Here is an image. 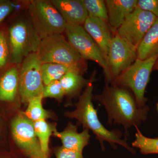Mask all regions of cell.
<instances>
[{"label":"cell","mask_w":158,"mask_h":158,"mask_svg":"<svg viewBox=\"0 0 158 158\" xmlns=\"http://www.w3.org/2000/svg\"><path fill=\"white\" fill-rule=\"evenodd\" d=\"M94 98L106 110L108 123L121 125L126 133L131 127H138L147 120L149 107H138L135 97L127 88L106 85Z\"/></svg>","instance_id":"6da1fadb"},{"label":"cell","mask_w":158,"mask_h":158,"mask_svg":"<svg viewBox=\"0 0 158 158\" xmlns=\"http://www.w3.org/2000/svg\"><path fill=\"white\" fill-rule=\"evenodd\" d=\"M95 76V72H94L90 82L79 98L76 109L71 112H66L65 116L70 118H76L85 129L91 130L99 141L102 149H105L104 142L106 141L113 148L116 147V144H119L130 152L135 153V150L129 145L126 139H122V134L119 131L117 130L109 131L99 119L97 110H95L92 102L93 82Z\"/></svg>","instance_id":"7a4b0ae2"},{"label":"cell","mask_w":158,"mask_h":158,"mask_svg":"<svg viewBox=\"0 0 158 158\" xmlns=\"http://www.w3.org/2000/svg\"><path fill=\"white\" fill-rule=\"evenodd\" d=\"M158 58V56L145 60L137 58L130 67L113 81L111 85L131 89L138 107H144L147 101L144 96L145 89Z\"/></svg>","instance_id":"3957f363"},{"label":"cell","mask_w":158,"mask_h":158,"mask_svg":"<svg viewBox=\"0 0 158 158\" xmlns=\"http://www.w3.org/2000/svg\"><path fill=\"white\" fill-rule=\"evenodd\" d=\"M37 54L41 64L55 63L86 68L84 60L62 34L41 40Z\"/></svg>","instance_id":"277c9868"},{"label":"cell","mask_w":158,"mask_h":158,"mask_svg":"<svg viewBox=\"0 0 158 158\" xmlns=\"http://www.w3.org/2000/svg\"><path fill=\"white\" fill-rule=\"evenodd\" d=\"M28 11L31 24L41 40L65 32L67 23L50 1H32Z\"/></svg>","instance_id":"5b68a950"},{"label":"cell","mask_w":158,"mask_h":158,"mask_svg":"<svg viewBox=\"0 0 158 158\" xmlns=\"http://www.w3.org/2000/svg\"><path fill=\"white\" fill-rule=\"evenodd\" d=\"M67 40L84 59L96 62L103 70L106 85L111 83L107 58L83 26L67 24Z\"/></svg>","instance_id":"8992f818"},{"label":"cell","mask_w":158,"mask_h":158,"mask_svg":"<svg viewBox=\"0 0 158 158\" xmlns=\"http://www.w3.org/2000/svg\"><path fill=\"white\" fill-rule=\"evenodd\" d=\"M11 62L15 64L22 62L29 55L37 53L41 39L31 23L20 21L9 30Z\"/></svg>","instance_id":"52a82bcc"},{"label":"cell","mask_w":158,"mask_h":158,"mask_svg":"<svg viewBox=\"0 0 158 158\" xmlns=\"http://www.w3.org/2000/svg\"><path fill=\"white\" fill-rule=\"evenodd\" d=\"M41 64L37 53L29 55L23 59L19 72V90L23 102L43 93Z\"/></svg>","instance_id":"ba28073f"},{"label":"cell","mask_w":158,"mask_h":158,"mask_svg":"<svg viewBox=\"0 0 158 158\" xmlns=\"http://www.w3.org/2000/svg\"><path fill=\"white\" fill-rule=\"evenodd\" d=\"M14 141L27 158H48L43 152L34 130V122L23 113L18 114L11 123Z\"/></svg>","instance_id":"9c48e42d"},{"label":"cell","mask_w":158,"mask_h":158,"mask_svg":"<svg viewBox=\"0 0 158 158\" xmlns=\"http://www.w3.org/2000/svg\"><path fill=\"white\" fill-rule=\"evenodd\" d=\"M137 59V48L116 33L114 34L107 56L111 83Z\"/></svg>","instance_id":"30bf717a"},{"label":"cell","mask_w":158,"mask_h":158,"mask_svg":"<svg viewBox=\"0 0 158 158\" xmlns=\"http://www.w3.org/2000/svg\"><path fill=\"white\" fill-rule=\"evenodd\" d=\"M157 18L151 12L136 8L116 30V34L137 48Z\"/></svg>","instance_id":"8fae6325"},{"label":"cell","mask_w":158,"mask_h":158,"mask_svg":"<svg viewBox=\"0 0 158 158\" xmlns=\"http://www.w3.org/2000/svg\"><path fill=\"white\" fill-rule=\"evenodd\" d=\"M83 27L107 58L114 35L112 34L113 31L109 23L99 19L88 16Z\"/></svg>","instance_id":"7c38bea8"},{"label":"cell","mask_w":158,"mask_h":158,"mask_svg":"<svg viewBox=\"0 0 158 158\" xmlns=\"http://www.w3.org/2000/svg\"><path fill=\"white\" fill-rule=\"evenodd\" d=\"M67 24L83 26L88 16L82 0H51Z\"/></svg>","instance_id":"4fadbf2b"},{"label":"cell","mask_w":158,"mask_h":158,"mask_svg":"<svg viewBox=\"0 0 158 158\" xmlns=\"http://www.w3.org/2000/svg\"><path fill=\"white\" fill-rule=\"evenodd\" d=\"M138 0H106L108 23L113 33L121 25L126 19L136 9Z\"/></svg>","instance_id":"5bb4252c"},{"label":"cell","mask_w":158,"mask_h":158,"mask_svg":"<svg viewBox=\"0 0 158 158\" xmlns=\"http://www.w3.org/2000/svg\"><path fill=\"white\" fill-rule=\"evenodd\" d=\"M53 134L61 139L64 148L82 153L89 143L90 137L89 130L85 129L82 132L78 133L76 126L71 123L64 131L59 132L56 130Z\"/></svg>","instance_id":"9a60e30c"},{"label":"cell","mask_w":158,"mask_h":158,"mask_svg":"<svg viewBox=\"0 0 158 158\" xmlns=\"http://www.w3.org/2000/svg\"><path fill=\"white\" fill-rule=\"evenodd\" d=\"M158 56V18L151 27L137 48V58L145 60Z\"/></svg>","instance_id":"2e32d148"},{"label":"cell","mask_w":158,"mask_h":158,"mask_svg":"<svg viewBox=\"0 0 158 158\" xmlns=\"http://www.w3.org/2000/svg\"><path fill=\"white\" fill-rule=\"evenodd\" d=\"M19 72L12 67L6 71L0 78V100L12 102L19 89Z\"/></svg>","instance_id":"e0dca14e"},{"label":"cell","mask_w":158,"mask_h":158,"mask_svg":"<svg viewBox=\"0 0 158 158\" xmlns=\"http://www.w3.org/2000/svg\"><path fill=\"white\" fill-rule=\"evenodd\" d=\"M43 81L44 85L51 82L59 81L66 73L71 72L84 73L86 68L75 67L55 63H44L41 65Z\"/></svg>","instance_id":"ac0fdd59"},{"label":"cell","mask_w":158,"mask_h":158,"mask_svg":"<svg viewBox=\"0 0 158 158\" xmlns=\"http://www.w3.org/2000/svg\"><path fill=\"white\" fill-rule=\"evenodd\" d=\"M82 76L81 74L75 72L66 73L59 80L65 95L74 96L78 94L80 90L87 86L90 82Z\"/></svg>","instance_id":"d6986e66"},{"label":"cell","mask_w":158,"mask_h":158,"mask_svg":"<svg viewBox=\"0 0 158 158\" xmlns=\"http://www.w3.org/2000/svg\"><path fill=\"white\" fill-rule=\"evenodd\" d=\"M34 130L44 154L49 158V141L51 135L56 130L55 125L48 123L45 120L33 122Z\"/></svg>","instance_id":"ffe728a7"},{"label":"cell","mask_w":158,"mask_h":158,"mask_svg":"<svg viewBox=\"0 0 158 158\" xmlns=\"http://www.w3.org/2000/svg\"><path fill=\"white\" fill-rule=\"evenodd\" d=\"M43 94L35 97L28 102V106L23 114L26 117L33 122L40 120H45L50 118L52 114L48 110L44 109L42 100Z\"/></svg>","instance_id":"44dd1931"},{"label":"cell","mask_w":158,"mask_h":158,"mask_svg":"<svg viewBox=\"0 0 158 158\" xmlns=\"http://www.w3.org/2000/svg\"><path fill=\"white\" fill-rule=\"evenodd\" d=\"M137 132L135 139L132 143L133 147L140 150L142 154H158V138H150L145 137L135 127Z\"/></svg>","instance_id":"7402d4cb"},{"label":"cell","mask_w":158,"mask_h":158,"mask_svg":"<svg viewBox=\"0 0 158 158\" xmlns=\"http://www.w3.org/2000/svg\"><path fill=\"white\" fill-rule=\"evenodd\" d=\"M89 16L97 18L108 23L107 9L103 0H82Z\"/></svg>","instance_id":"603a6c76"},{"label":"cell","mask_w":158,"mask_h":158,"mask_svg":"<svg viewBox=\"0 0 158 158\" xmlns=\"http://www.w3.org/2000/svg\"><path fill=\"white\" fill-rule=\"evenodd\" d=\"M43 94L44 98H52L59 100L65 93L59 81H56L44 85Z\"/></svg>","instance_id":"cb8c5ba5"},{"label":"cell","mask_w":158,"mask_h":158,"mask_svg":"<svg viewBox=\"0 0 158 158\" xmlns=\"http://www.w3.org/2000/svg\"><path fill=\"white\" fill-rule=\"evenodd\" d=\"M9 47L5 33L0 31V68L6 65L9 57Z\"/></svg>","instance_id":"d4e9b609"},{"label":"cell","mask_w":158,"mask_h":158,"mask_svg":"<svg viewBox=\"0 0 158 158\" xmlns=\"http://www.w3.org/2000/svg\"><path fill=\"white\" fill-rule=\"evenodd\" d=\"M136 8L151 12L158 18V0H138Z\"/></svg>","instance_id":"484cf974"},{"label":"cell","mask_w":158,"mask_h":158,"mask_svg":"<svg viewBox=\"0 0 158 158\" xmlns=\"http://www.w3.org/2000/svg\"><path fill=\"white\" fill-rule=\"evenodd\" d=\"M55 154L56 158H84L82 152L66 149L62 146L56 148Z\"/></svg>","instance_id":"4316f807"},{"label":"cell","mask_w":158,"mask_h":158,"mask_svg":"<svg viewBox=\"0 0 158 158\" xmlns=\"http://www.w3.org/2000/svg\"><path fill=\"white\" fill-rule=\"evenodd\" d=\"M13 6L9 1L0 0V23L12 11Z\"/></svg>","instance_id":"83f0119b"},{"label":"cell","mask_w":158,"mask_h":158,"mask_svg":"<svg viewBox=\"0 0 158 158\" xmlns=\"http://www.w3.org/2000/svg\"><path fill=\"white\" fill-rule=\"evenodd\" d=\"M153 70H158V58L157 59L155 64L154 66Z\"/></svg>","instance_id":"f1b7e54d"},{"label":"cell","mask_w":158,"mask_h":158,"mask_svg":"<svg viewBox=\"0 0 158 158\" xmlns=\"http://www.w3.org/2000/svg\"><path fill=\"white\" fill-rule=\"evenodd\" d=\"M0 158H9L7 157H6V156H0Z\"/></svg>","instance_id":"f546056e"},{"label":"cell","mask_w":158,"mask_h":158,"mask_svg":"<svg viewBox=\"0 0 158 158\" xmlns=\"http://www.w3.org/2000/svg\"><path fill=\"white\" fill-rule=\"evenodd\" d=\"M157 110L158 111V103L157 104Z\"/></svg>","instance_id":"4dcf8cb0"}]
</instances>
